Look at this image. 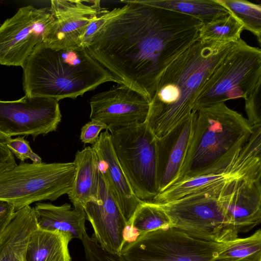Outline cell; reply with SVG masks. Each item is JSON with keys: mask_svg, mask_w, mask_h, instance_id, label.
<instances>
[{"mask_svg": "<svg viewBox=\"0 0 261 261\" xmlns=\"http://www.w3.org/2000/svg\"><path fill=\"white\" fill-rule=\"evenodd\" d=\"M73 162L75 173L68 195L74 207L83 209L88 201L97 196L98 161L92 147L87 146L76 152Z\"/></svg>", "mask_w": 261, "mask_h": 261, "instance_id": "obj_21", "label": "cell"}, {"mask_svg": "<svg viewBox=\"0 0 261 261\" xmlns=\"http://www.w3.org/2000/svg\"><path fill=\"white\" fill-rule=\"evenodd\" d=\"M54 20L49 8H19L0 25V64L22 68L35 47L43 42Z\"/></svg>", "mask_w": 261, "mask_h": 261, "instance_id": "obj_11", "label": "cell"}, {"mask_svg": "<svg viewBox=\"0 0 261 261\" xmlns=\"http://www.w3.org/2000/svg\"><path fill=\"white\" fill-rule=\"evenodd\" d=\"M151 2L156 6L189 15L203 23L229 14L216 0H151Z\"/></svg>", "mask_w": 261, "mask_h": 261, "instance_id": "obj_23", "label": "cell"}, {"mask_svg": "<svg viewBox=\"0 0 261 261\" xmlns=\"http://www.w3.org/2000/svg\"><path fill=\"white\" fill-rule=\"evenodd\" d=\"M228 182L156 204L166 213L171 227L206 240L229 243L239 238V233L230 222L224 204L223 195Z\"/></svg>", "mask_w": 261, "mask_h": 261, "instance_id": "obj_5", "label": "cell"}, {"mask_svg": "<svg viewBox=\"0 0 261 261\" xmlns=\"http://www.w3.org/2000/svg\"><path fill=\"white\" fill-rule=\"evenodd\" d=\"M83 209L93 227L94 238L107 251L120 255L125 246L123 231L130 220L110 191L99 167L97 196Z\"/></svg>", "mask_w": 261, "mask_h": 261, "instance_id": "obj_15", "label": "cell"}, {"mask_svg": "<svg viewBox=\"0 0 261 261\" xmlns=\"http://www.w3.org/2000/svg\"><path fill=\"white\" fill-rule=\"evenodd\" d=\"M140 236L138 230L134 226L128 224L123 231V239L125 245L133 243Z\"/></svg>", "mask_w": 261, "mask_h": 261, "instance_id": "obj_32", "label": "cell"}, {"mask_svg": "<svg viewBox=\"0 0 261 261\" xmlns=\"http://www.w3.org/2000/svg\"><path fill=\"white\" fill-rule=\"evenodd\" d=\"M232 242L217 243L170 227L139 236L120 255L126 261H217Z\"/></svg>", "mask_w": 261, "mask_h": 261, "instance_id": "obj_9", "label": "cell"}, {"mask_svg": "<svg viewBox=\"0 0 261 261\" xmlns=\"http://www.w3.org/2000/svg\"><path fill=\"white\" fill-rule=\"evenodd\" d=\"M37 228L70 233L72 239H83L86 232V216L84 209L73 208L69 203L55 205L38 202L33 207Z\"/></svg>", "mask_w": 261, "mask_h": 261, "instance_id": "obj_19", "label": "cell"}, {"mask_svg": "<svg viewBox=\"0 0 261 261\" xmlns=\"http://www.w3.org/2000/svg\"><path fill=\"white\" fill-rule=\"evenodd\" d=\"M236 43L199 39L165 65L158 77L145 122L156 138L196 112L198 93Z\"/></svg>", "mask_w": 261, "mask_h": 261, "instance_id": "obj_2", "label": "cell"}, {"mask_svg": "<svg viewBox=\"0 0 261 261\" xmlns=\"http://www.w3.org/2000/svg\"><path fill=\"white\" fill-rule=\"evenodd\" d=\"M261 175L233 182L224 195L228 218L238 233H246L261 221Z\"/></svg>", "mask_w": 261, "mask_h": 261, "instance_id": "obj_17", "label": "cell"}, {"mask_svg": "<svg viewBox=\"0 0 261 261\" xmlns=\"http://www.w3.org/2000/svg\"><path fill=\"white\" fill-rule=\"evenodd\" d=\"M0 25H1V24H0Z\"/></svg>", "mask_w": 261, "mask_h": 261, "instance_id": "obj_34", "label": "cell"}, {"mask_svg": "<svg viewBox=\"0 0 261 261\" xmlns=\"http://www.w3.org/2000/svg\"><path fill=\"white\" fill-rule=\"evenodd\" d=\"M236 18L244 29L253 33L261 43V5L245 0H216Z\"/></svg>", "mask_w": 261, "mask_h": 261, "instance_id": "obj_25", "label": "cell"}, {"mask_svg": "<svg viewBox=\"0 0 261 261\" xmlns=\"http://www.w3.org/2000/svg\"><path fill=\"white\" fill-rule=\"evenodd\" d=\"M217 261H261V231L251 236L238 238L221 251Z\"/></svg>", "mask_w": 261, "mask_h": 261, "instance_id": "obj_26", "label": "cell"}, {"mask_svg": "<svg viewBox=\"0 0 261 261\" xmlns=\"http://www.w3.org/2000/svg\"><path fill=\"white\" fill-rule=\"evenodd\" d=\"M37 228L33 207L28 205L15 211L0 235V261H25L30 237Z\"/></svg>", "mask_w": 261, "mask_h": 261, "instance_id": "obj_20", "label": "cell"}, {"mask_svg": "<svg viewBox=\"0 0 261 261\" xmlns=\"http://www.w3.org/2000/svg\"><path fill=\"white\" fill-rule=\"evenodd\" d=\"M54 22L43 43L54 49L82 46L89 25L108 10L100 1L52 0Z\"/></svg>", "mask_w": 261, "mask_h": 261, "instance_id": "obj_13", "label": "cell"}, {"mask_svg": "<svg viewBox=\"0 0 261 261\" xmlns=\"http://www.w3.org/2000/svg\"><path fill=\"white\" fill-rule=\"evenodd\" d=\"M261 83V50L240 38L205 82L194 110L226 100L246 99Z\"/></svg>", "mask_w": 261, "mask_h": 261, "instance_id": "obj_7", "label": "cell"}, {"mask_svg": "<svg viewBox=\"0 0 261 261\" xmlns=\"http://www.w3.org/2000/svg\"><path fill=\"white\" fill-rule=\"evenodd\" d=\"M107 125L98 120H91L81 128L80 139L85 144H94L98 140L101 130H107Z\"/></svg>", "mask_w": 261, "mask_h": 261, "instance_id": "obj_30", "label": "cell"}, {"mask_svg": "<svg viewBox=\"0 0 261 261\" xmlns=\"http://www.w3.org/2000/svg\"><path fill=\"white\" fill-rule=\"evenodd\" d=\"M129 224L134 226L140 236L171 227L168 216L158 204L145 201L138 206Z\"/></svg>", "mask_w": 261, "mask_h": 261, "instance_id": "obj_27", "label": "cell"}, {"mask_svg": "<svg viewBox=\"0 0 261 261\" xmlns=\"http://www.w3.org/2000/svg\"><path fill=\"white\" fill-rule=\"evenodd\" d=\"M252 132L247 119L224 102L199 109L196 112L187 154L176 182L216 165L244 144Z\"/></svg>", "mask_w": 261, "mask_h": 261, "instance_id": "obj_4", "label": "cell"}, {"mask_svg": "<svg viewBox=\"0 0 261 261\" xmlns=\"http://www.w3.org/2000/svg\"><path fill=\"white\" fill-rule=\"evenodd\" d=\"M61 117L59 101L54 99L25 95L0 100V132L11 137L46 135L56 130Z\"/></svg>", "mask_w": 261, "mask_h": 261, "instance_id": "obj_12", "label": "cell"}, {"mask_svg": "<svg viewBox=\"0 0 261 261\" xmlns=\"http://www.w3.org/2000/svg\"><path fill=\"white\" fill-rule=\"evenodd\" d=\"M261 175V127L253 128L249 139L216 165L177 182L151 201L164 203L224 182Z\"/></svg>", "mask_w": 261, "mask_h": 261, "instance_id": "obj_10", "label": "cell"}, {"mask_svg": "<svg viewBox=\"0 0 261 261\" xmlns=\"http://www.w3.org/2000/svg\"><path fill=\"white\" fill-rule=\"evenodd\" d=\"M245 111L249 124L252 128L261 127V83L245 99Z\"/></svg>", "mask_w": 261, "mask_h": 261, "instance_id": "obj_28", "label": "cell"}, {"mask_svg": "<svg viewBox=\"0 0 261 261\" xmlns=\"http://www.w3.org/2000/svg\"><path fill=\"white\" fill-rule=\"evenodd\" d=\"M11 137L0 132V148L6 147V144Z\"/></svg>", "mask_w": 261, "mask_h": 261, "instance_id": "obj_33", "label": "cell"}, {"mask_svg": "<svg viewBox=\"0 0 261 261\" xmlns=\"http://www.w3.org/2000/svg\"><path fill=\"white\" fill-rule=\"evenodd\" d=\"M115 154L137 198L151 202L159 194L156 137L145 123L109 131Z\"/></svg>", "mask_w": 261, "mask_h": 261, "instance_id": "obj_8", "label": "cell"}, {"mask_svg": "<svg viewBox=\"0 0 261 261\" xmlns=\"http://www.w3.org/2000/svg\"><path fill=\"white\" fill-rule=\"evenodd\" d=\"M70 233L37 228L28 243L25 261H72L68 249Z\"/></svg>", "mask_w": 261, "mask_h": 261, "instance_id": "obj_22", "label": "cell"}, {"mask_svg": "<svg viewBox=\"0 0 261 261\" xmlns=\"http://www.w3.org/2000/svg\"><path fill=\"white\" fill-rule=\"evenodd\" d=\"M196 118V112L181 121L163 137L156 138L159 193L178 179L192 138Z\"/></svg>", "mask_w": 261, "mask_h": 261, "instance_id": "obj_16", "label": "cell"}, {"mask_svg": "<svg viewBox=\"0 0 261 261\" xmlns=\"http://www.w3.org/2000/svg\"><path fill=\"white\" fill-rule=\"evenodd\" d=\"M92 148L97 156L99 169L111 194L130 219L142 201L134 193L118 161L108 130L101 132Z\"/></svg>", "mask_w": 261, "mask_h": 261, "instance_id": "obj_18", "label": "cell"}, {"mask_svg": "<svg viewBox=\"0 0 261 261\" xmlns=\"http://www.w3.org/2000/svg\"><path fill=\"white\" fill-rule=\"evenodd\" d=\"M243 26L232 15L203 23L199 30V39L202 41L236 42L241 38Z\"/></svg>", "mask_w": 261, "mask_h": 261, "instance_id": "obj_24", "label": "cell"}, {"mask_svg": "<svg viewBox=\"0 0 261 261\" xmlns=\"http://www.w3.org/2000/svg\"><path fill=\"white\" fill-rule=\"evenodd\" d=\"M75 173L74 162H21L0 173V200L15 211L35 202L54 201L70 192Z\"/></svg>", "mask_w": 261, "mask_h": 261, "instance_id": "obj_6", "label": "cell"}, {"mask_svg": "<svg viewBox=\"0 0 261 261\" xmlns=\"http://www.w3.org/2000/svg\"><path fill=\"white\" fill-rule=\"evenodd\" d=\"M22 69L25 95L31 97L75 99L107 82L122 85L83 46L54 49L42 42Z\"/></svg>", "mask_w": 261, "mask_h": 261, "instance_id": "obj_3", "label": "cell"}, {"mask_svg": "<svg viewBox=\"0 0 261 261\" xmlns=\"http://www.w3.org/2000/svg\"><path fill=\"white\" fill-rule=\"evenodd\" d=\"M149 100L139 91L120 85L90 99V118L106 124L107 130L145 122Z\"/></svg>", "mask_w": 261, "mask_h": 261, "instance_id": "obj_14", "label": "cell"}, {"mask_svg": "<svg viewBox=\"0 0 261 261\" xmlns=\"http://www.w3.org/2000/svg\"><path fill=\"white\" fill-rule=\"evenodd\" d=\"M6 147L21 162L30 159L33 163L42 162L41 158L32 150L29 141L24 137L11 138L7 143Z\"/></svg>", "mask_w": 261, "mask_h": 261, "instance_id": "obj_29", "label": "cell"}, {"mask_svg": "<svg viewBox=\"0 0 261 261\" xmlns=\"http://www.w3.org/2000/svg\"><path fill=\"white\" fill-rule=\"evenodd\" d=\"M15 212L12 204L0 200V235L10 222Z\"/></svg>", "mask_w": 261, "mask_h": 261, "instance_id": "obj_31", "label": "cell"}, {"mask_svg": "<svg viewBox=\"0 0 261 261\" xmlns=\"http://www.w3.org/2000/svg\"><path fill=\"white\" fill-rule=\"evenodd\" d=\"M121 2L122 7L107 10L96 20L84 47L122 85L150 101L161 71L199 40L203 23L156 6L151 0Z\"/></svg>", "mask_w": 261, "mask_h": 261, "instance_id": "obj_1", "label": "cell"}]
</instances>
